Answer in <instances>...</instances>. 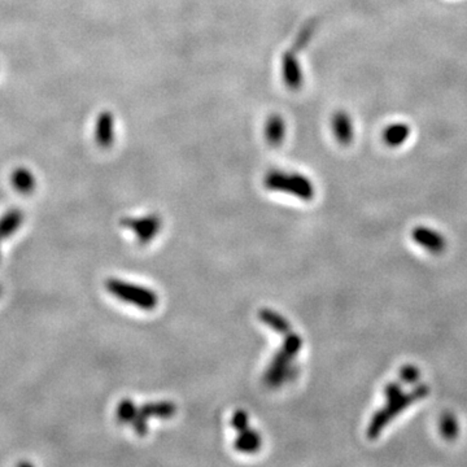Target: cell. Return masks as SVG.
Instances as JSON below:
<instances>
[{
  "label": "cell",
  "mask_w": 467,
  "mask_h": 467,
  "mask_svg": "<svg viewBox=\"0 0 467 467\" xmlns=\"http://www.w3.org/2000/svg\"><path fill=\"white\" fill-rule=\"evenodd\" d=\"M284 135H286V124L283 118L278 115L269 117L265 125V138L267 143L278 147L283 142Z\"/></svg>",
  "instance_id": "cell-11"
},
{
  "label": "cell",
  "mask_w": 467,
  "mask_h": 467,
  "mask_svg": "<svg viewBox=\"0 0 467 467\" xmlns=\"http://www.w3.org/2000/svg\"><path fill=\"white\" fill-rule=\"evenodd\" d=\"M136 411L138 409L135 408L133 401L126 399L121 401L117 408V418L121 423H132Z\"/></svg>",
  "instance_id": "cell-17"
},
{
  "label": "cell",
  "mask_w": 467,
  "mask_h": 467,
  "mask_svg": "<svg viewBox=\"0 0 467 467\" xmlns=\"http://www.w3.org/2000/svg\"><path fill=\"white\" fill-rule=\"evenodd\" d=\"M331 130L335 139L342 146H350L354 139V125L352 117L345 110H336L331 117Z\"/></svg>",
  "instance_id": "cell-7"
},
{
  "label": "cell",
  "mask_w": 467,
  "mask_h": 467,
  "mask_svg": "<svg viewBox=\"0 0 467 467\" xmlns=\"http://www.w3.org/2000/svg\"><path fill=\"white\" fill-rule=\"evenodd\" d=\"M105 286H107V290L113 296H116L120 300L136 305L138 308L151 310V309L158 307L159 298L150 288H144V287L135 286V284L125 283V282H121L118 279H108Z\"/></svg>",
  "instance_id": "cell-4"
},
{
  "label": "cell",
  "mask_w": 467,
  "mask_h": 467,
  "mask_svg": "<svg viewBox=\"0 0 467 467\" xmlns=\"http://www.w3.org/2000/svg\"><path fill=\"white\" fill-rule=\"evenodd\" d=\"M231 423H233L234 428L238 433H242L245 428H248V416H247V413L244 410L235 411Z\"/></svg>",
  "instance_id": "cell-21"
},
{
  "label": "cell",
  "mask_w": 467,
  "mask_h": 467,
  "mask_svg": "<svg viewBox=\"0 0 467 467\" xmlns=\"http://www.w3.org/2000/svg\"><path fill=\"white\" fill-rule=\"evenodd\" d=\"M95 138L101 148L105 150L110 148L115 142V117L108 110L101 112V116L98 117Z\"/></svg>",
  "instance_id": "cell-8"
},
{
  "label": "cell",
  "mask_w": 467,
  "mask_h": 467,
  "mask_svg": "<svg viewBox=\"0 0 467 467\" xmlns=\"http://www.w3.org/2000/svg\"><path fill=\"white\" fill-rule=\"evenodd\" d=\"M12 184L20 193H30L35 188L34 174L25 167H18L12 174Z\"/></svg>",
  "instance_id": "cell-15"
},
{
  "label": "cell",
  "mask_w": 467,
  "mask_h": 467,
  "mask_svg": "<svg viewBox=\"0 0 467 467\" xmlns=\"http://www.w3.org/2000/svg\"><path fill=\"white\" fill-rule=\"evenodd\" d=\"M264 184L267 190L292 193L302 200L309 201L314 198V186L309 178L300 173L273 170L267 173Z\"/></svg>",
  "instance_id": "cell-3"
},
{
  "label": "cell",
  "mask_w": 467,
  "mask_h": 467,
  "mask_svg": "<svg viewBox=\"0 0 467 467\" xmlns=\"http://www.w3.org/2000/svg\"><path fill=\"white\" fill-rule=\"evenodd\" d=\"M419 378H421V371L414 365H407V366L402 367L400 370V379L404 383H418Z\"/></svg>",
  "instance_id": "cell-19"
},
{
  "label": "cell",
  "mask_w": 467,
  "mask_h": 467,
  "mask_svg": "<svg viewBox=\"0 0 467 467\" xmlns=\"http://www.w3.org/2000/svg\"><path fill=\"white\" fill-rule=\"evenodd\" d=\"M24 222V213L18 209H11L0 218V242L16 233Z\"/></svg>",
  "instance_id": "cell-10"
},
{
  "label": "cell",
  "mask_w": 467,
  "mask_h": 467,
  "mask_svg": "<svg viewBox=\"0 0 467 467\" xmlns=\"http://www.w3.org/2000/svg\"><path fill=\"white\" fill-rule=\"evenodd\" d=\"M132 425H133L134 430L136 431V434L141 435V436L148 433V418L144 417L142 413H139V410L136 411Z\"/></svg>",
  "instance_id": "cell-20"
},
{
  "label": "cell",
  "mask_w": 467,
  "mask_h": 467,
  "mask_svg": "<svg viewBox=\"0 0 467 467\" xmlns=\"http://www.w3.org/2000/svg\"><path fill=\"white\" fill-rule=\"evenodd\" d=\"M428 395H430V387L427 384H418L417 387L414 390H411L410 392H401L392 395V396H387L385 405L376 411L369 423V427H367L369 439H371V440L376 439L393 418L397 417L411 404L425 399Z\"/></svg>",
  "instance_id": "cell-1"
},
{
  "label": "cell",
  "mask_w": 467,
  "mask_h": 467,
  "mask_svg": "<svg viewBox=\"0 0 467 467\" xmlns=\"http://www.w3.org/2000/svg\"><path fill=\"white\" fill-rule=\"evenodd\" d=\"M439 430H440V434L445 440L452 442V440L457 439L459 434V419L456 418L453 413H449V411L444 413L442 418H440V422H439Z\"/></svg>",
  "instance_id": "cell-16"
},
{
  "label": "cell",
  "mask_w": 467,
  "mask_h": 467,
  "mask_svg": "<svg viewBox=\"0 0 467 467\" xmlns=\"http://www.w3.org/2000/svg\"><path fill=\"white\" fill-rule=\"evenodd\" d=\"M177 411V407L173 402L169 401H161V402H152V404H144L139 409V413H142L144 417L151 418H172Z\"/></svg>",
  "instance_id": "cell-14"
},
{
  "label": "cell",
  "mask_w": 467,
  "mask_h": 467,
  "mask_svg": "<svg viewBox=\"0 0 467 467\" xmlns=\"http://www.w3.org/2000/svg\"><path fill=\"white\" fill-rule=\"evenodd\" d=\"M302 347V339L298 334H287L286 339H284L283 343V350H287L290 354H292L293 357L299 353V350H301Z\"/></svg>",
  "instance_id": "cell-18"
},
{
  "label": "cell",
  "mask_w": 467,
  "mask_h": 467,
  "mask_svg": "<svg viewBox=\"0 0 467 467\" xmlns=\"http://www.w3.org/2000/svg\"><path fill=\"white\" fill-rule=\"evenodd\" d=\"M413 241L433 255H442L447 248V241L442 234L430 227L418 226L411 231Z\"/></svg>",
  "instance_id": "cell-6"
},
{
  "label": "cell",
  "mask_w": 467,
  "mask_h": 467,
  "mask_svg": "<svg viewBox=\"0 0 467 467\" xmlns=\"http://www.w3.org/2000/svg\"><path fill=\"white\" fill-rule=\"evenodd\" d=\"M0 295H1V286H0Z\"/></svg>",
  "instance_id": "cell-22"
},
{
  "label": "cell",
  "mask_w": 467,
  "mask_h": 467,
  "mask_svg": "<svg viewBox=\"0 0 467 467\" xmlns=\"http://www.w3.org/2000/svg\"><path fill=\"white\" fill-rule=\"evenodd\" d=\"M121 225L133 230L138 236V242L147 244L158 235L161 227V219L158 215H150L142 218H125L121 221Z\"/></svg>",
  "instance_id": "cell-5"
},
{
  "label": "cell",
  "mask_w": 467,
  "mask_h": 467,
  "mask_svg": "<svg viewBox=\"0 0 467 467\" xmlns=\"http://www.w3.org/2000/svg\"><path fill=\"white\" fill-rule=\"evenodd\" d=\"M316 26H317L316 20H312V21H309L308 24L302 26V29L298 34L291 49L286 51L283 58H282V77H283L286 86L291 90H299L304 82L302 68L298 58V53H300V51L307 47L310 38L314 34Z\"/></svg>",
  "instance_id": "cell-2"
},
{
  "label": "cell",
  "mask_w": 467,
  "mask_h": 467,
  "mask_svg": "<svg viewBox=\"0 0 467 467\" xmlns=\"http://www.w3.org/2000/svg\"><path fill=\"white\" fill-rule=\"evenodd\" d=\"M410 133H411V129H410L408 124L395 122V124H391V125H388L384 129L382 138H383V142L388 147L397 148L408 141Z\"/></svg>",
  "instance_id": "cell-9"
},
{
  "label": "cell",
  "mask_w": 467,
  "mask_h": 467,
  "mask_svg": "<svg viewBox=\"0 0 467 467\" xmlns=\"http://www.w3.org/2000/svg\"><path fill=\"white\" fill-rule=\"evenodd\" d=\"M259 317L265 325L271 327L273 330H276V333L279 334H290L292 333V327L290 322L281 314L276 313L271 309H262L260 310Z\"/></svg>",
  "instance_id": "cell-13"
},
{
  "label": "cell",
  "mask_w": 467,
  "mask_h": 467,
  "mask_svg": "<svg viewBox=\"0 0 467 467\" xmlns=\"http://www.w3.org/2000/svg\"><path fill=\"white\" fill-rule=\"evenodd\" d=\"M261 436L256 431L245 428L235 440V449L242 453H255L261 448Z\"/></svg>",
  "instance_id": "cell-12"
}]
</instances>
